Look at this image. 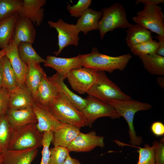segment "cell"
I'll use <instances>...</instances> for the list:
<instances>
[{
  "mask_svg": "<svg viewBox=\"0 0 164 164\" xmlns=\"http://www.w3.org/2000/svg\"><path fill=\"white\" fill-rule=\"evenodd\" d=\"M80 57L82 67L112 73L116 70H123L132 56L128 53L117 56H111L101 53L97 47H94L90 53L80 54Z\"/></svg>",
  "mask_w": 164,
  "mask_h": 164,
  "instance_id": "1",
  "label": "cell"
},
{
  "mask_svg": "<svg viewBox=\"0 0 164 164\" xmlns=\"http://www.w3.org/2000/svg\"><path fill=\"white\" fill-rule=\"evenodd\" d=\"M112 106L120 117H123L126 121L129 127L130 142L132 145H140L143 142L141 136H138L135 130L133 121L135 114L140 111L149 110L152 108L150 104L132 99L129 100L110 99L107 103Z\"/></svg>",
  "mask_w": 164,
  "mask_h": 164,
  "instance_id": "2",
  "label": "cell"
},
{
  "mask_svg": "<svg viewBox=\"0 0 164 164\" xmlns=\"http://www.w3.org/2000/svg\"><path fill=\"white\" fill-rule=\"evenodd\" d=\"M48 107L54 116L62 123L79 128L88 125V119L83 112L60 92L56 98Z\"/></svg>",
  "mask_w": 164,
  "mask_h": 164,
  "instance_id": "3",
  "label": "cell"
},
{
  "mask_svg": "<svg viewBox=\"0 0 164 164\" xmlns=\"http://www.w3.org/2000/svg\"><path fill=\"white\" fill-rule=\"evenodd\" d=\"M36 124L30 123L13 129L8 149L19 150L42 147L43 133L39 130Z\"/></svg>",
  "mask_w": 164,
  "mask_h": 164,
  "instance_id": "4",
  "label": "cell"
},
{
  "mask_svg": "<svg viewBox=\"0 0 164 164\" xmlns=\"http://www.w3.org/2000/svg\"><path fill=\"white\" fill-rule=\"evenodd\" d=\"M101 11L102 15L99 22L98 29L101 40L108 32L118 28L127 29L130 24L122 4H113L108 7L102 8Z\"/></svg>",
  "mask_w": 164,
  "mask_h": 164,
  "instance_id": "5",
  "label": "cell"
},
{
  "mask_svg": "<svg viewBox=\"0 0 164 164\" xmlns=\"http://www.w3.org/2000/svg\"><path fill=\"white\" fill-rule=\"evenodd\" d=\"M98 75L97 81L87 93L88 95L106 103L112 99H132L130 96L124 93L117 85L108 78L104 71H98Z\"/></svg>",
  "mask_w": 164,
  "mask_h": 164,
  "instance_id": "6",
  "label": "cell"
},
{
  "mask_svg": "<svg viewBox=\"0 0 164 164\" xmlns=\"http://www.w3.org/2000/svg\"><path fill=\"white\" fill-rule=\"evenodd\" d=\"M133 21L164 37V15L161 7L156 5H144L143 9L136 13Z\"/></svg>",
  "mask_w": 164,
  "mask_h": 164,
  "instance_id": "7",
  "label": "cell"
},
{
  "mask_svg": "<svg viewBox=\"0 0 164 164\" xmlns=\"http://www.w3.org/2000/svg\"><path fill=\"white\" fill-rule=\"evenodd\" d=\"M98 71L81 67L71 70L66 78L73 90L80 94H84L93 86L98 78Z\"/></svg>",
  "mask_w": 164,
  "mask_h": 164,
  "instance_id": "8",
  "label": "cell"
},
{
  "mask_svg": "<svg viewBox=\"0 0 164 164\" xmlns=\"http://www.w3.org/2000/svg\"><path fill=\"white\" fill-rule=\"evenodd\" d=\"M48 24L51 27L55 28L58 33V50L53 52L56 56L69 45L78 46L80 32L75 24L66 22L62 19L56 22L49 20Z\"/></svg>",
  "mask_w": 164,
  "mask_h": 164,
  "instance_id": "9",
  "label": "cell"
},
{
  "mask_svg": "<svg viewBox=\"0 0 164 164\" xmlns=\"http://www.w3.org/2000/svg\"><path fill=\"white\" fill-rule=\"evenodd\" d=\"M86 99L87 104L82 112L88 119L89 127H91L95 121L100 117L114 119L120 117L114 108L108 103L90 95Z\"/></svg>",
  "mask_w": 164,
  "mask_h": 164,
  "instance_id": "10",
  "label": "cell"
},
{
  "mask_svg": "<svg viewBox=\"0 0 164 164\" xmlns=\"http://www.w3.org/2000/svg\"><path fill=\"white\" fill-rule=\"evenodd\" d=\"M104 139L103 136L96 135L95 131L87 133L80 132L67 148L70 152H88L97 147L103 148Z\"/></svg>",
  "mask_w": 164,
  "mask_h": 164,
  "instance_id": "11",
  "label": "cell"
},
{
  "mask_svg": "<svg viewBox=\"0 0 164 164\" xmlns=\"http://www.w3.org/2000/svg\"><path fill=\"white\" fill-rule=\"evenodd\" d=\"M32 108L37 118V127L40 132H53L62 125L63 123L54 116L48 106L41 104L35 101Z\"/></svg>",
  "mask_w": 164,
  "mask_h": 164,
  "instance_id": "12",
  "label": "cell"
},
{
  "mask_svg": "<svg viewBox=\"0 0 164 164\" xmlns=\"http://www.w3.org/2000/svg\"><path fill=\"white\" fill-rule=\"evenodd\" d=\"M80 56L79 54L72 57L62 58L48 55L46 57L44 65L55 70L64 80L71 70L82 67Z\"/></svg>",
  "mask_w": 164,
  "mask_h": 164,
  "instance_id": "13",
  "label": "cell"
},
{
  "mask_svg": "<svg viewBox=\"0 0 164 164\" xmlns=\"http://www.w3.org/2000/svg\"><path fill=\"white\" fill-rule=\"evenodd\" d=\"M36 35L33 24L28 18L19 16L12 43L17 46L21 42L33 43Z\"/></svg>",
  "mask_w": 164,
  "mask_h": 164,
  "instance_id": "14",
  "label": "cell"
},
{
  "mask_svg": "<svg viewBox=\"0 0 164 164\" xmlns=\"http://www.w3.org/2000/svg\"><path fill=\"white\" fill-rule=\"evenodd\" d=\"M22 5L18 9L19 16L29 19L36 26L42 23L44 15L43 6L46 3V0H23Z\"/></svg>",
  "mask_w": 164,
  "mask_h": 164,
  "instance_id": "15",
  "label": "cell"
},
{
  "mask_svg": "<svg viewBox=\"0 0 164 164\" xmlns=\"http://www.w3.org/2000/svg\"><path fill=\"white\" fill-rule=\"evenodd\" d=\"M18 46L12 42L6 48L5 56L9 60L15 74L18 86H22L25 84L26 77L28 67L21 60L18 51Z\"/></svg>",
  "mask_w": 164,
  "mask_h": 164,
  "instance_id": "16",
  "label": "cell"
},
{
  "mask_svg": "<svg viewBox=\"0 0 164 164\" xmlns=\"http://www.w3.org/2000/svg\"><path fill=\"white\" fill-rule=\"evenodd\" d=\"M9 91L8 109L18 110L32 107L35 100L26 84Z\"/></svg>",
  "mask_w": 164,
  "mask_h": 164,
  "instance_id": "17",
  "label": "cell"
},
{
  "mask_svg": "<svg viewBox=\"0 0 164 164\" xmlns=\"http://www.w3.org/2000/svg\"><path fill=\"white\" fill-rule=\"evenodd\" d=\"M38 152V148L36 147L19 150L8 149L2 153L3 164H31Z\"/></svg>",
  "mask_w": 164,
  "mask_h": 164,
  "instance_id": "18",
  "label": "cell"
},
{
  "mask_svg": "<svg viewBox=\"0 0 164 164\" xmlns=\"http://www.w3.org/2000/svg\"><path fill=\"white\" fill-rule=\"evenodd\" d=\"M80 128L63 123L60 127L53 132L51 142L54 147L61 146L67 148L80 133Z\"/></svg>",
  "mask_w": 164,
  "mask_h": 164,
  "instance_id": "19",
  "label": "cell"
},
{
  "mask_svg": "<svg viewBox=\"0 0 164 164\" xmlns=\"http://www.w3.org/2000/svg\"><path fill=\"white\" fill-rule=\"evenodd\" d=\"M5 115L12 129L27 124L37 122L32 107L18 110L8 109Z\"/></svg>",
  "mask_w": 164,
  "mask_h": 164,
  "instance_id": "20",
  "label": "cell"
},
{
  "mask_svg": "<svg viewBox=\"0 0 164 164\" xmlns=\"http://www.w3.org/2000/svg\"><path fill=\"white\" fill-rule=\"evenodd\" d=\"M59 94L57 88L49 80L46 74L42 77L38 88L35 100L40 104L48 106Z\"/></svg>",
  "mask_w": 164,
  "mask_h": 164,
  "instance_id": "21",
  "label": "cell"
},
{
  "mask_svg": "<svg viewBox=\"0 0 164 164\" xmlns=\"http://www.w3.org/2000/svg\"><path fill=\"white\" fill-rule=\"evenodd\" d=\"M47 77L60 92L64 95L78 110L82 111L87 104L86 98L81 97L70 90L64 84L63 77L58 73Z\"/></svg>",
  "mask_w": 164,
  "mask_h": 164,
  "instance_id": "22",
  "label": "cell"
},
{
  "mask_svg": "<svg viewBox=\"0 0 164 164\" xmlns=\"http://www.w3.org/2000/svg\"><path fill=\"white\" fill-rule=\"evenodd\" d=\"M102 15V11L89 8L78 19L75 25L80 32L86 35L89 32L98 30V23Z\"/></svg>",
  "mask_w": 164,
  "mask_h": 164,
  "instance_id": "23",
  "label": "cell"
},
{
  "mask_svg": "<svg viewBox=\"0 0 164 164\" xmlns=\"http://www.w3.org/2000/svg\"><path fill=\"white\" fill-rule=\"evenodd\" d=\"M27 65L28 68L25 84L35 100L38 88L42 77L46 73L39 63L29 61Z\"/></svg>",
  "mask_w": 164,
  "mask_h": 164,
  "instance_id": "24",
  "label": "cell"
},
{
  "mask_svg": "<svg viewBox=\"0 0 164 164\" xmlns=\"http://www.w3.org/2000/svg\"><path fill=\"white\" fill-rule=\"evenodd\" d=\"M127 29L125 41L129 48L135 44L153 39L152 32L138 24H130Z\"/></svg>",
  "mask_w": 164,
  "mask_h": 164,
  "instance_id": "25",
  "label": "cell"
},
{
  "mask_svg": "<svg viewBox=\"0 0 164 164\" xmlns=\"http://www.w3.org/2000/svg\"><path fill=\"white\" fill-rule=\"evenodd\" d=\"M18 17L16 12L9 18L0 22V49L6 48L12 42Z\"/></svg>",
  "mask_w": 164,
  "mask_h": 164,
  "instance_id": "26",
  "label": "cell"
},
{
  "mask_svg": "<svg viewBox=\"0 0 164 164\" xmlns=\"http://www.w3.org/2000/svg\"><path fill=\"white\" fill-rule=\"evenodd\" d=\"M145 69L152 75H164V56L156 53L138 56Z\"/></svg>",
  "mask_w": 164,
  "mask_h": 164,
  "instance_id": "27",
  "label": "cell"
},
{
  "mask_svg": "<svg viewBox=\"0 0 164 164\" xmlns=\"http://www.w3.org/2000/svg\"><path fill=\"white\" fill-rule=\"evenodd\" d=\"M0 70L3 87L10 91L18 86L15 74L5 56L0 59Z\"/></svg>",
  "mask_w": 164,
  "mask_h": 164,
  "instance_id": "28",
  "label": "cell"
},
{
  "mask_svg": "<svg viewBox=\"0 0 164 164\" xmlns=\"http://www.w3.org/2000/svg\"><path fill=\"white\" fill-rule=\"evenodd\" d=\"M18 51L19 56L22 62L27 65L29 61L40 63H44L45 61L35 51L32 44L21 42L18 45Z\"/></svg>",
  "mask_w": 164,
  "mask_h": 164,
  "instance_id": "29",
  "label": "cell"
},
{
  "mask_svg": "<svg viewBox=\"0 0 164 164\" xmlns=\"http://www.w3.org/2000/svg\"><path fill=\"white\" fill-rule=\"evenodd\" d=\"M22 0H0V22L13 15L23 4Z\"/></svg>",
  "mask_w": 164,
  "mask_h": 164,
  "instance_id": "30",
  "label": "cell"
},
{
  "mask_svg": "<svg viewBox=\"0 0 164 164\" xmlns=\"http://www.w3.org/2000/svg\"><path fill=\"white\" fill-rule=\"evenodd\" d=\"M12 128L5 115L0 117V152L8 149Z\"/></svg>",
  "mask_w": 164,
  "mask_h": 164,
  "instance_id": "31",
  "label": "cell"
},
{
  "mask_svg": "<svg viewBox=\"0 0 164 164\" xmlns=\"http://www.w3.org/2000/svg\"><path fill=\"white\" fill-rule=\"evenodd\" d=\"M158 47L157 41L152 39L135 44L130 48L133 54L138 56L156 53Z\"/></svg>",
  "mask_w": 164,
  "mask_h": 164,
  "instance_id": "32",
  "label": "cell"
},
{
  "mask_svg": "<svg viewBox=\"0 0 164 164\" xmlns=\"http://www.w3.org/2000/svg\"><path fill=\"white\" fill-rule=\"evenodd\" d=\"M49 164H63L70 151L66 147L57 146L50 148Z\"/></svg>",
  "mask_w": 164,
  "mask_h": 164,
  "instance_id": "33",
  "label": "cell"
},
{
  "mask_svg": "<svg viewBox=\"0 0 164 164\" xmlns=\"http://www.w3.org/2000/svg\"><path fill=\"white\" fill-rule=\"evenodd\" d=\"M138 148L137 152L139 154L138 161L136 164H155L154 147L152 145L145 144L144 147Z\"/></svg>",
  "mask_w": 164,
  "mask_h": 164,
  "instance_id": "34",
  "label": "cell"
},
{
  "mask_svg": "<svg viewBox=\"0 0 164 164\" xmlns=\"http://www.w3.org/2000/svg\"><path fill=\"white\" fill-rule=\"evenodd\" d=\"M53 139V131H52L43 132L42 141L43 149L42 151V159L40 164H49L50 156L49 147Z\"/></svg>",
  "mask_w": 164,
  "mask_h": 164,
  "instance_id": "35",
  "label": "cell"
},
{
  "mask_svg": "<svg viewBox=\"0 0 164 164\" xmlns=\"http://www.w3.org/2000/svg\"><path fill=\"white\" fill-rule=\"evenodd\" d=\"M92 2L91 0H79L76 4L72 6L68 4L67 9L71 16L79 18L89 8Z\"/></svg>",
  "mask_w": 164,
  "mask_h": 164,
  "instance_id": "36",
  "label": "cell"
},
{
  "mask_svg": "<svg viewBox=\"0 0 164 164\" xmlns=\"http://www.w3.org/2000/svg\"><path fill=\"white\" fill-rule=\"evenodd\" d=\"M154 147L155 164H164V138L159 141H154L152 143Z\"/></svg>",
  "mask_w": 164,
  "mask_h": 164,
  "instance_id": "37",
  "label": "cell"
},
{
  "mask_svg": "<svg viewBox=\"0 0 164 164\" xmlns=\"http://www.w3.org/2000/svg\"><path fill=\"white\" fill-rule=\"evenodd\" d=\"M9 91L6 88H0V117L6 114L8 108Z\"/></svg>",
  "mask_w": 164,
  "mask_h": 164,
  "instance_id": "38",
  "label": "cell"
},
{
  "mask_svg": "<svg viewBox=\"0 0 164 164\" xmlns=\"http://www.w3.org/2000/svg\"><path fill=\"white\" fill-rule=\"evenodd\" d=\"M151 130L156 136H163L164 135V125L160 121L154 122L151 125Z\"/></svg>",
  "mask_w": 164,
  "mask_h": 164,
  "instance_id": "39",
  "label": "cell"
},
{
  "mask_svg": "<svg viewBox=\"0 0 164 164\" xmlns=\"http://www.w3.org/2000/svg\"><path fill=\"white\" fill-rule=\"evenodd\" d=\"M158 40V47L156 52V54L160 56H164V37L158 35L155 37Z\"/></svg>",
  "mask_w": 164,
  "mask_h": 164,
  "instance_id": "40",
  "label": "cell"
},
{
  "mask_svg": "<svg viewBox=\"0 0 164 164\" xmlns=\"http://www.w3.org/2000/svg\"><path fill=\"white\" fill-rule=\"evenodd\" d=\"M135 4L137 5L142 3L144 5H158L164 2V0H137L135 2Z\"/></svg>",
  "mask_w": 164,
  "mask_h": 164,
  "instance_id": "41",
  "label": "cell"
},
{
  "mask_svg": "<svg viewBox=\"0 0 164 164\" xmlns=\"http://www.w3.org/2000/svg\"><path fill=\"white\" fill-rule=\"evenodd\" d=\"M63 164H82L77 159L72 158L69 153Z\"/></svg>",
  "mask_w": 164,
  "mask_h": 164,
  "instance_id": "42",
  "label": "cell"
},
{
  "mask_svg": "<svg viewBox=\"0 0 164 164\" xmlns=\"http://www.w3.org/2000/svg\"><path fill=\"white\" fill-rule=\"evenodd\" d=\"M164 77H158L157 79V82L158 84L162 88H164Z\"/></svg>",
  "mask_w": 164,
  "mask_h": 164,
  "instance_id": "43",
  "label": "cell"
},
{
  "mask_svg": "<svg viewBox=\"0 0 164 164\" xmlns=\"http://www.w3.org/2000/svg\"><path fill=\"white\" fill-rule=\"evenodd\" d=\"M6 48L1 50H0V59L5 55Z\"/></svg>",
  "mask_w": 164,
  "mask_h": 164,
  "instance_id": "44",
  "label": "cell"
},
{
  "mask_svg": "<svg viewBox=\"0 0 164 164\" xmlns=\"http://www.w3.org/2000/svg\"><path fill=\"white\" fill-rule=\"evenodd\" d=\"M4 155L2 153L0 152V164H2L4 161Z\"/></svg>",
  "mask_w": 164,
  "mask_h": 164,
  "instance_id": "45",
  "label": "cell"
},
{
  "mask_svg": "<svg viewBox=\"0 0 164 164\" xmlns=\"http://www.w3.org/2000/svg\"><path fill=\"white\" fill-rule=\"evenodd\" d=\"M3 87V84L1 74L0 70V88Z\"/></svg>",
  "mask_w": 164,
  "mask_h": 164,
  "instance_id": "46",
  "label": "cell"
},
{
  "mask_svg": "<svg viewBox=\"0 0 164 164\" xmlns=\"http://www.w3.org/2000/svg\"><path fill=\"white\" fill-rule=\"evenodd\" d=\"M2 164H3V163Z\"/></svg>",
  "mask_w": 164,
  "mask_h": 164,
  "instance_id": "47",
  "label": "cell"
}]
</instances>
